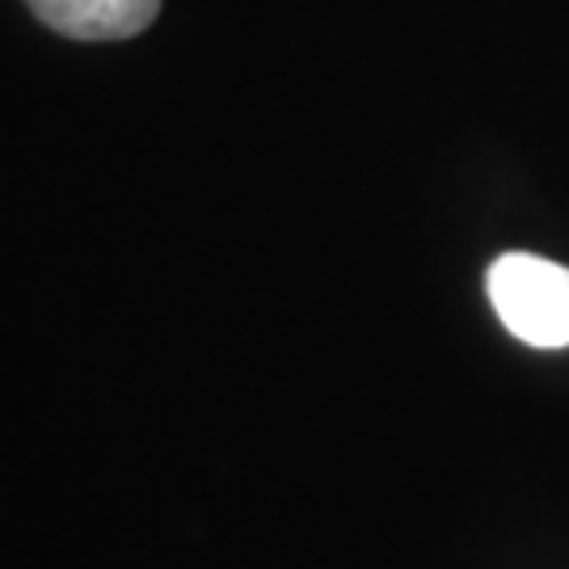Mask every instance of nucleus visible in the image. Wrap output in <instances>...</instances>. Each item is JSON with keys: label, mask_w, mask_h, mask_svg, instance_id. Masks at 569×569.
Listing matches in <instances>:
<instances>
[{"label": "nucleus", "mask_w": 569, "mask_h": 569, "mask_svg": "<svg viewBox=\"0 0 569 569\" xmlns=\"http://www.w3.org/2000/svg\"><path fill=\"white\" fill-rule=\"evenodd\" d=\"M489 300L502 326L528 346H569V270L536 253H502L489 266Z\"/></svg>", "instance_id": "nucleus-1"}, {"label": "nucleus", "mask_w": 569, "mask_h": 569, "mask_svg": "<svg viewBox=\"0 0 569 569\" xmlns=\"http://www.w3.org/2000/svg\"><path fill=\"white\" fill-rule=\"evenodd\" d=\"M42 26L77 42H119L143 34L161 0H26Z\"/></svg>", "instance_id": "nucleus-2"}]
</instances>
